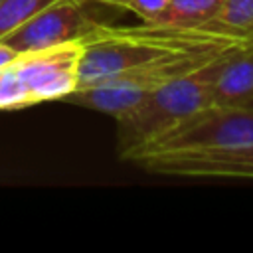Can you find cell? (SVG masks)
<instances>
[{
    "instance_id": "obj_1",
    "label": "cell",
    "mask_w": 253,
    "mask_h": 253,
    "mask_svg": "<svg viewBox=\"0 0 253 253\" xmlns=\"http://www.w3.org/2000/svg\"><path fill=\"white\" fill-rule=\"evenodd\" d=\"M77 87L123 79L146 91L213 61L245 40L170 24L113 26L99 22L83 40Z\"/></svg>"
},
{
    "instance_id": "obj_2",
    "label": "cell",
    "mask_w": 253,
    "mask_h": 253,
    "mask_svg": "<svg viewBox=\"0 0 253 253\" xmlns=\"http://www.w3.org/2000/svg\"><path fill=\"white\" fill-rule=\"evenodd\" d=\"M223 55L202 65L200 69H194L160 85L158 89L148 93L136 107L121 115L117 119L119 156L125 158L128 152L146 144L184 117L211 105V77L215 73L217 61Z\"/></svg>"
},
{
    "instance_id": "obj_3",
    "label": "cell",
    "mask_w": 253,
    "mask_h": 253,
    "mask_svg": "<svg viewBox=\"0 0 253 253\" xmlns=\"http://www.w3.org/2000/svg\"><path fill=\"white\" fill-rule=\"evenodd\" d=\"M253 142V111L208 105L184 117L123 160L142 164L152 158L196 154Z\"/></svg>"
},
{
    "instance_id": "obj_4",
    "label": "cell",
    "mask_w": 253,
    "mask_h": 253,
    "mask_svg": "<svg viewBox=\"0 0 253 253\" xmlns=\"http://www.w3.org/2000/svg\"><path fill=\"white\" fill-rule=\"evenodd\" d=\"M83 53V42L73 40L43 49L24 51L12 63L16 79L20 81L28 103L63 101L77 89V69Z\"/></svg>"
},
{
    "instance_id": "obj_5",
    "label": "cell",
    "mask_w": 253,
    "mask_h": 253,
    "mask_svg": "<svg viewBox=\"0 0 253 253\" xmlns=\"http://www.w3.org/2000/svg\"><path fill=\"white\" fill-rule=\"evenodd\" d=\"M99 22L85 10L83 0H53L0 42L24 53L83 40Z\"/></svg>"
},
{
    "instance_id": "obj_6",
    "label": "cell",
    "mask_w": 253,
    "mask_h": 253,
    "mask_svg": "<svg viewBox=\"0 0 253 253\" xmlns=\"http://www.w3.org/2000/svg\"><path fill=\"white\" fill-rule=\"evenodd\" d=\"M154 174L186 178H245L253 180V142L196 154L152 158L140 164Z\"/></svg>"
},
{
    "instance_id": "obj_7",
    "label": "cell",
    "mask_w": 253,
    "mask_h": 253,
    "mask_svg": "<svg viewBox=\"0 0 253 253\" xmlns=\"http://www.w3.org/2000/svg\"><path fill=\"white\" fill-rule=\"evenodd\" d=\"M211 105L253 111V38L227 51L215 67L210 87Z\"/></svg>"
},
{
    "instance_id": "obj_8",
    "label": "cell",
    "mask_w": 253,
    "mask_h": 253,
    "mask_svg": "<svg viewBox=\"0 0 253 253\" xmlns=\"http://www.w3.org/2000/svg\"><path fill=\"white\" fill-rule=\"evenodd\" d=\"M204 30L235 40L253 38V0H223Z\"/></svg>"
},
{
    "instance_id": "obj_9",
    "label": "cell",
    "mask_w": 253,
    "mask_h": 253,
    "mask_svg": "<svg viewBox=\"0 0 253 253\" xmlns=\"http://www.w3.org/2000/svg\"><path fill=\"white\" fill-rule=\"evenodd\" d=\"M221 2L223 0H170L158 24L204 28L213 18Z\"/></svg>"
},
{
    "instance_id": "obj_10",
    "label": "cell",
    "mask_w": 253,
    "mask_h": 253,
    "mask_svg": "<svg viewBox=\"0 0 253 253\" xmlns=\"http://www.w3.org/2000/svg\"><path fill=\"white\" fill-rule=\"evenodd\" d=\"M53 0H0V40Z\"/></svg>"
},
{
    "instance_id": "obj_11",
    "label": "cell",
    "mask_w": 253,
    "mask_h": 253,
    "mask_svg": "<svg viewBox=\"0 0 253 253\" xmlns=\"http://www.w3.org/2000/svg\"><path fill=\"white\" fill-rule=\"evenodd\" d=\"M168 4L170 0H128V12L138 16L140 22L154 24V22H160Z\"/></svg>"
},
{
    "instance_id": "obj_12",
    "label": "cell",
    "mask_w": 253,
    "mask_h": 253,
    "mask_svg": "<svg viewBox=\"0 0 253 253\" xmlns=\"http://www.w3.org/2000/svg\"><path fill=\"white\" fill-rule=\"evenodd\" d=\"M18 55H20V53H18L14 47H10L8 43L0 42V69H4L6 65H10Z\"/></svg>"
},
{
    "instance_id": "obj_13",
    "label": "cell",
    "mask_w": 253,
    "mask_h": 253,
    "mask_svg": "<svg viewBox=\"0 0 253 253\" xmlns=\"http://www.w3.org/2000/svg\"><path fill=\"white\" fill-rule=\"evenodd\" d=\"M83 2H99V4H105V6H115V8L128 10V0H83Z\"/></svg>"
}]
</instances>
